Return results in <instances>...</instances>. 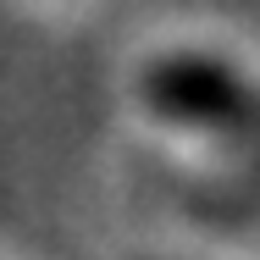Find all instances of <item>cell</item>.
<instances>
[{"mask_svg": "<svg viewBox=\"0 0 260 260\" xmlns=\"http://www.w3.org/2000/svg\"><path fill=\"white\" fill-rule=\"evenodd\" d=\"M139 100L150 116L194 133H244L260 116V83L210 50H160L139 67Z\"/></svg>", "mask_w": 260, "mask_h": 260, "instance_id": "cell-1", "label": "cell"}]
</instances>
